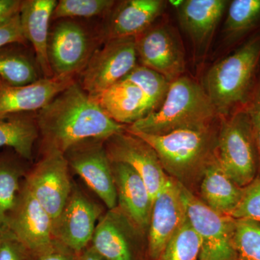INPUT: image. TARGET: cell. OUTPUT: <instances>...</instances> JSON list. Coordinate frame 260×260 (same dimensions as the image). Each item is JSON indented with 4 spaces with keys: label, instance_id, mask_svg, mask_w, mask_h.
<instances>
[{
    "label": "cell",
    "instance_id": "obj_1",
    "mask_svg": "<svg viewBox=\"0 0 260 260\" xmlns=\"http://www.w3.org/2000/svg\"><path fill=\"white\" fill-rule=\"evenodd\" d=\"M42 152L64 154L91 139L107 140L125 130L111 119L75 82L38 112Z\"/></svg>",
    "mask_w": 260,
    "mask_h": 260
},
{
    "label": "cell",
    "instance_id": "obj_2",
    "mask_svg": "<svg viewBox=\"0 0 260 260\" xmlns=\"http://www.w3.org/2000/svg\"><path fill=\"white\" fill-rule=\"evenodd\" d=\"M219 126L220 118L211 125L164 135L126 130L148 143L156 152L167 175L191 191L216 157Z\"/></svg>",
    "mask_w": 260,
    "mask_h": 260
},
{
    "label": "cell",
    "instance_id": "obj_3",
    "mask_svg": "<svg viewBox=\"0 0 260 260\" xmlns=\"http://www.w3.org/2000/svg\"><path fill=\"white\" fill-rule=\"evenodd\" d=\"M260 73V30L208 70L203 88L219 117L244 109Z\"/></svg>",
    "mask_w": 260,
    "mask_h": 260
},
{
    "label": "cell",
    "instance_id": "obj_4",
    "mask_svg": "<svg viewBox=\"0 0 260 260\" xmlns=\"http://www.w3.org/2000/svg\"><path fill=\"white\" fill-rule=\"evenodd\" d=\"M219 118L202 84L183 75L171 82L167 96L156 112L126 126V129L164 135L177 130L211 125Z\"/></svg>",
    "mask_w": 260,
    "mask_h": 260
},
{
    "label": "cell",
    "instance_id": "obj_5",
    "mask_svg": "<svg viewBox=\"0 0 260 260\" xmlns=\"http://www.w3.org/2000/svg\"><path fill=\"white\" fill-rule=\"evenodd\" d=\"M216 159L228 177L240 187L257 177L259 155L245 109L220 116Z\"/></svg>",
    "mask_w": 260,
    "mask_h": 260
},
{
    "label": "cell",
    "instance_id": "obj_6",
    "mask_svg": "<svg viewBox=\"0 0 260 260\" xmlns=\"http://www.w3.org/2000/svg\"><path fill=\"white\" fill-rule=\"evenodd\" d=\"M179 185L186 217L201 240L199 260H237L233 244L235 219L210 209L194 193Z\"/></svg>",
    "mask_w": 260,
    "mask_h": 260
},
{
    "label": "cell",
    "instance_id": "obj_7",
    "mask_svg": "<svg viewBox=\"0 0 260 260\" xmlns=\"http://www.w3.org/2000/svg\"><path fill=\"white\" fill-rule=\"evenodd\" d=\"M135 38L114 39L94 51L82 72L80 85L94 97L125 78L138 66Z\"/></svg>",
    "mask_w": 260,
    "mask_h": 260
},
{
    "label": "cell",
    "instance_id": "obj_8",
    "mask_svg": "<svg viewBox=\"0 0 260 260\" xmlns=\"http://www.w3.org/2000/svg\"><path fill=\"white\" fill-rule=\"evenodd\" d=\"M64 154L43 153L42 158L27 172L23 181L32 196L50 215L54 229L71 194L73 184Z\"/></svg>",
    "mask_w": 260,
    "mask_h": 260
},
{
    "label": "cell",
    "instance_id": "obj_9",
    "mask_svg": "<svg viewBox=\"0 0 260 260\" xmlns=\"http://www.w3.org/2000/svg\"><path fill=\"white\" fill-rule=\"evenodd\" d=\"M138 59L169 82L183 76L185 51L179 34L168 24L153 25L135 38Z\"/></svg>",
    "mask_w": 260,
    "mask_h": 260
},
{
    "label": "cell",
    "instance_id": "obj_10",
    "mask_svg": "<svg viewBox=\"0 0 260 260\" xmlns=\"http://www.w3.org/2000/svg\"><path fill=\"white\" fill-rule=\"evenodd\" d=\"M104 140L81 142L64 153L70 168L102 200L108 209L117 207L112 162L108 156Z\"/></svg>",
    "mask_w": 260,
    "mask_h": 260
},
{
    "label": "cell",
    "instance_id": "obj_11",
    "mask_svg": "<svg viewBox=\"0 0 260 260\" xmlns=\"http://www.w3.org/2000/svg\"><path fill=\"white\" fill-rule=\"evenodd\" d=\"M143 235L116 207L99 219L90 246L108 260H147Z\"/></svg>",
    "mask_w": 260,
    "mask_h": 260
},
{
    "label": "cell",
    "instance_id": "obj_12",
    "mask_svg": "<svg viewBox=\"0 0 260 260\" xmlns=\"http://www.w3.org/2000/svg\"><path fill=\"white\" fill-rule=\"evenodd\" d=\"M104 145L111 161L124 162L139 174L153 201L169 179L155 150L126 129L108 138Z\"/></svg>",
    "mask_w": 260,
    "mask_h": 260
},
{
    "label": "cell",
    "instance_id": "obj_13",
    "mask_svg": "<svg viewBox=\"0 0 260 260\" xmlns=\"http://www.w3.org/2000/svg\"><path fill=\"white\" fill-rule=\"evenodd\" d=\"M93 52L91 38L77 22L62 19L49 31L48 56L55 76L83 72Z\"/></svg>",
    "mask_w": 260,
    "mask_h": 260
},
{
    "label": "cell",
    "instance_id": "obj_14",
    "mask_svg": "<svg viewBox=\"0 0 260 260\" xmlns=\"http://www.w3.org/2000/svg\"><path fill=\"white\" fill-rule=\"evenodd\" d=\"M186 219L179 183L169 177L153 200L147 237V260L158 259Z\"/></svg>",
    "mask_w": 260,
    "mask_h": 260
},
{
    "label": "cell",
    "instance_id": "obj_15",
    "mask_svg": "<svg viewBox=\"0 0 260 260\" xmlns=\"http://www.w3.org/2000/svg\"><path fill=\"white\" fill-rule=\"evenodd\" d=\"M102 215L101 207L73 185L54 229L55 239L79 254L90 246Z\"/></svg>",
    "mask_w": 260,
    "mask_h": 260
},
{
    "label": "cell",
    "instance_id": "obj_16",
    "mask_svg": "<svg viewBox=\"0 0 260 260\" xmlns=\"http://www.w3.org/2000/svg\"><path fill=\"white\" fill-rule=\"evenodd\" d=\"M8 229L28 252L39 250L55 240L52 219L23 183L10 214Z\"/></svg>",
    "mask_w": 260,
    "mask_h": 260
},
{
    "label": "cell",
    "instance_id": "obj_17",
    "mask_svg": "<svg viewBox=\"0 0 260 260\" xmlns=\"http://www.w3.org/2000/svg\"><path fill=\"white\" fill-rule=\"evenodd\" d=\"M75 82L74 75L39 78L20 86L0 80V119L18 113L39 112Z\"/></svg>",
    "mask_w": 260,
    "mask_h": 260
},
{
    "label": "cell",
    "instance_id": "obj_18",
    "mask_svg": "<svg viewBox=\"0 0 260 260\" xmlns=\"http://www.w3.org/2000/svg\"><path fill=\"white\" fill-rule=\"evenodd\" d=\"M167 7L162 0H125L115 4L109 13L99 39L104 43L114 39L136 38L155 24Z\"/></svg>",
    "mask_w": 260,
    "mask_h": 260
},
{
    "label": "cell",
    "instance_id": "obj_19",
    "mask_svg": "<svg viewBox=\"0 0 260 260\" xmlns=\"http://www.w3.org/2000/svg\"><path fill=\"white\" fill-rule=\"evenodd\" d=\"M229 3L228 0H185L178 7L179 23L192 43L196 56H203L209 50Z\"/></svg>",
    "mask_w": 260,
    "mask_h": 260
},
{
    "label": "cell",
    "instance_id": "obj_20",
    "mask_svg": "<svg viewBox=\"0 0 260 260\" xmlns=\"http://www.w3.org/2000/svg\"><path fill=\"white\" fill-rule=\"evenodd\" d=\"M112 162L117 208L140 232H148L153 199L138 172L127 164Z\"/></svg>",
    "mask_w": 260,
    "mask_h": 260
},
{
    "label": "cell",
    "instance_id": "obj_21",
    "mask_svg": "<svg viewBox=\"0 0 260 260\" xmlns=\"http://www.w3.org/2000/svg\"><path fill=\"white\" fill-rule=\"evenodd\" d=\"M56 3V0H23L20 6V24L24 37L31 44L38 67L45 78L54 76L48 56V42L49 22Z\"/></svg>",
    "mask_w": 260,
    "mask_h": 260
},
{
    "label": "cell",
    "instance_id": "obj_22",
    "mask_svg": "<svg viewBox=\"0 0 260 260\" xmlns=\"http://www.w3.org/2000/svg\"><path fill=\"white\" fill-rule=\"evenodd\" d=\"M90 98L111 119L124 126L132 125L150 114L143 90L126 78Z\"/></svg>",
    "mask_w": 260,
    "mask_h": 260
},
{
    "label": "cell",
    "instance_id": "obj_23",
    "mask_svg": "<svg viewBox=\"0 0 260 260\" xmlns=\"http://www.w3.org/2000/svg\"><path fill=\"white\" fill-rule=\"evenodd\" d=\"M243 192L244 188L228 177L215 157L200 181V199L214 211L231 216L240 203Z\"/></svg>",
    "mask_w": 260,
    "mask_h": 260
},
{
    "label": "cell",
    "instance_id": "obj_24",
    "mask_svg": "<svg viewBox=\"0 0 260 260\" xmlns=\"http://www.w3.org/2000/svg\"><path fill=\"white\" fill-rule=\"evenodd\" d=\"M225 13L221 44L227 55L260 30V0H233Z\"/></svg>",
    "mask_w": 260,
    "mask_h": 260
},
{
    "label": "cell",
    "instance_id": "obj_25",
    "mask_svg": "<svg viewBox=\"0 0 260 260\" xmlns=\"http://www.w3.org/2000/svg\"><path fill=\"white\" fill-rule=\"evenodd\" d=\"M39 137L37 114L18 113L0 119V149L11 148L24 160H32Z\"/></svg>",
    "mask_w": 260,
    "mask_h": 260
},
{
    "label": "cell",
    "instance_id": "obj_26",
    "mask_svg": "<svg viewBox=\"0 0 260 260\" xmlns=\"http://www.w3.org/2000/svg\"><path fill=\"white\" fill-rule=\"evenodd\" d=\"M18 154H0V232L8 229V220L21 191L22 177L27 172Z\"/></svg>",
    "mask_w": 260,
    "mask_h": 260
},
{
    "label": "cell",
    "instance_id": "obj_27",
    "mask_svg": "<svg viewBox=\"0 0 260 260\" xmlns=\"http://www.w3.org/2000/svg\"><path fill=\"white\" fill-rule=\"evenodd\" d=\"M24 46L15 43L0 47V80L5 83L20 86L39 79L37 66Z\"/></svg>",
    "mask_w": 260,
    "mask_h": 260
},
{
    "label": "cell",
    "instance_id": "obj_28",
    "mask_svg": "<svg viewBox=\"0 0 260 260\" xmlns=\"http://www.w3.org/2000/svg\"><path fill=\"white\" fill-rule=\"evenodd\" d=\"M201 240L187 217L157 260H199Z\"/></svg>",
    "mask_w": 260,
    "mask_h": 260
},
{
    "label": "cell",
    "instance_id": "obj_29",
    "mask_svg": "<svg viewBox=\"0 0 260 260\" xmlns=\"http://www.w3.org/2000/svg\"><path fill=\"white\" fill-rule=\"evenodd\" d=\"M126 78L143 90L148 102L150 114L156 112L167 96L170 82L161 75L143 65H138Z\"/></svg>",
    "mask_w": 260,
    "mask_h": 260
},
{
    "label": "cell",
    "instance_id": "obj_30",
    "mask_svg": "<svg viewBox=\"0 0 260 260\" xmlns=\"http://www.w3.org/2000/svg\"><path fill=\"white\" fill-rule=\"evenodd\" d=\"M234 219L233 244L237 260H260V222Z\"/></svg>",
    "mask_w": 260,
    "mask_h": 260
},
{
    "label": "cell",
    "instance_id": "obj_31",
    "mask_svg": "<svg viewBox=\"0 0 260 260\" xmlns=\"http://www.w3.org/2000/svg\"><path fill=\"white\" fill-rule=\"evenodd\" d=\"M116 3L113 0H60L56 3L51 20L93 18L107 15Z\"/></svg>",
    "mask_w": 260,
    "mask_h": 260
},
{
    "label": "cell",
    "instance_id": "obj_32",
    "mask_svg": "<svg viewBox=\"0 0 260 260\" xmlns=\"http://www.w3.org/2000/svg\"><path fill=\"white\" fill-rule=\"evenodd\" d=\"M232 218L252 219L260 222V177L244 187L240 203L232 214Z\"/></svg>",
    "mask_w": 260,
    "mask_h": 260
},
{
    "label": "cell",
    "instance_id": "obj_33",
    "mask_svg": "<svg viewBox=\"0 0 260 260\" xmlns=\"http://www.w3.org/2000/svg\"><path fill=\"white\" fill-rule=\"evenodd\" d=\"M0 260H28V251L9 229L0 232Z\"/></svg>",
    "mask_w": 260,
    "mask_h": 260
},
{
    "label": "cell",
    "instance_id": "obj_34",
    "mask_svg": "<svg viewBox=\"0 0 260 260\" xmlns=\"http://www.w3.org/2000/svg\"><path fill=\"white\" fill-rule=\"evenodd\" d=\"M244 109L250 120L253 134H254L256 148H257L259 164V172L256 177H260V73L252 93Z\"/></svg>",
    "mask_w": 260,
    "mask_h": 260
},
{
    "label": "cell",
    "instance_id": "obj_35",
    "mask_svg": "<svg viewBox=\"0 0 260 260\" xmlns=\"http://www.w3.org/2000/svg\"><path fill=\"white\" fill-rule=\"evenodd\" d=\"M77 254L55 239L45 247L28 252V260H76Z\"/></svg>",
    "mask_w": 260,
    "mask_h": 260
},
{
    "label": "cell",
    "instance_id": "obj_36",
    "mask_svg": "<svg viewBox=\"0 0 260 260\" xmlns=\"http://www.w3.org/2000/svg\"><path fill=\"white\" fill-rule=\"evenodd\" d=\"M15 43L24 45L28 43L22 30L20 13L0 25V47Z\"/></svg>",
    "mask_w": 260,
    "mask_h": 260
},
{
    "label": "cell",
    "instance_id": "obj_37",
    "mask_svg": "<svg viewBox=\"0 0 260 260\" xmlns=\"http://www.w3.org/2000/svg\"><path fill=\"white\" fill-rule=\"evenodd\" d=\"M22 0H0V25L20 13Z\"/></svg>",
    "mask_w": 260,
    "mask_h": 260
},
{
    "label": "cell",
    "instance_id": "obj_38",
    "mask_svg": "<svg viewBox=\"0 0 260 260\" xmlns=\"http://www.w3.org/2000/svg\"><path fill=\"white\" fill-rule=\"evenodd\" d=\"M76 260H108L89 246L85 250L77 254Z\"/></svg>",
    "mask_w": 260,
    "mask_h": 260
}]
</instances>
